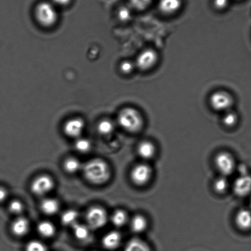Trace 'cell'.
I'll use <instances>...</instances> for the list:
<instances>
[{
    "label": "cell",
    "mask_w": 251,
    "mask_h": 251,
    "mask_svg": "<svg viewBox=\"0 0 251 251\" xmlns=\"http://www.w3.org/2000/svg\"><path fill=\"white\" fill-rule=\"evenodd\" d=\"M63 169L68 174H75L82 169V165L77 158L70 157L65 160Z\"/></svg>",
    "instance_id": "cell-24"
},
{
    "label": "cell",
    "mask_w": 251,
    "mask_h": 251,
    "mask_svg": "<svg viewBox=\"0 0 251 251\" xmlns=\"http://www.w3.org/2000/svg\"><path fill=\"white\" fill-rule=\"evenodd\" d=\"M35 18L41 26L52 27L58 21V14L53 4L43 2L36 6Z\"/></svg>",
    "instance_id": "cell-3"
},
{
    "label": "cell",
    "mask_w": 251,
    "mask_h": 251,
    "mask_svg": "<svg viewBox=\"0 0 251 251\" xmlns=\"http://www.w3.org/2000/svg\"><path fill=\"white\" fill-rule=\"evenodd\" d=\"M41 210L47 215L52 216L57 213L60 209L59 202L52 198L44 199L40 204Z\"/></svg>",
    "instance_id": "cell-17"
},
{
    "label": "cell",
    "mask_w": 251,
    "mask_h": 251,
    "mask_svg": "<svg viewBox=\"0 0 251 251\" xmlns=\"http://www.w3.org/2000/svg\"><path fill=\"white\" fill-rule=\"evenodd\" d=\"M214 189L217 193L223 194L228 187V182L225 176L218 177L214 182Z\"/></svg>",
    "instance_id": "cell-28"
},
{
    "label": "cell",
    "mask_w": 251,
    "mask_h": 251,
    "mask_svg": "<svg viewBox=\"0 0 251 251\" xmlns=\"http://www.w3.org/2000/svg\"><path fill=\"white\" fill-rule=\"evenodd\" d=\"M118 15L119 20L123 23H126L130 20L132 14L130 8L124 6L119 9Z\"/></svg>",
    "instance_id": "cell-32"
},
{
    "label": "cell",
    "mask_w": 251,
    "mask_h": 251,
    "mask_svg": "<svg viewBox=\"0 0 251 251\" xmlns=\"http://www.w3.org/2000/svg\"><path fill=\"white\" fill-rule=\"evenodd\" d=\"M73 233L78 240L85 241L89 240L91 236V231L88 226L76 223L72 226Z\"/></svg>",
    "instance_id": "cell-20"
},
{
    "label": "cell",
    "mask_w": 251,
    "mask_h": 251,
    "mask_svg": "<svg viewBox=\"0 0 251 251\" xmlns=\"http://www.w3.org/2000/svg\"><path fill=\"white\" fill-rule=\"evenodd\" d=\"M152 0H130L131 5L138 11H143L151 5Z\"/></svg>",
    "instance_id": "cell-30"
},
{
    "label": "cell",
    "mask_w": 251,
    "mask_h": 251,
    "mask_svg": "<svg viewBox=\"0 0 251 251\" xmlns=\"http://www.w3.org/2000/svg\"><path fill=\"white\" fill-rule=\"evenodd\" d=\"M8 193L7 190L3 187H0V203H3L8 198Z\"/></svg>",
    "instance_id": "cell-35"
},
{
    "label": "cell",
    "mask_w": 251,
    "mask_h": 251,
    "mask_svg": "<svg viewBox=\"0 0 251 251\" xmlns=\"http://www.w3.org/2000/svg\"><path fill=\"white\" fill-rule=\"evenodd\" d=\"M147 219L141 214L134 216L130 221V228L133 232L141 233L144 232L148 227Z\"/></svg>",
    "instance_id": "cell-18"
},
{
    "label": "cell",
    "mask_w": 251,
    "mask_h": 251,
    "mask_svg": "<svg viewBox=\"0 0 251 251\" xmlns=\"http://www.w3.org/2000/svg\"><path fill=\"white\" fill-rule=\"evenodd\" d=\"M9 210L14 214H20L24 210V204L18 200H14L9 204Z\"/></svg>",
    "instance_id": "cell-31"
},
{
    "label": "cell",
    "mask_w": 251,
    "mask_h": 251,
    "mask_svg": "<svg viewBox=\"0 0 251 251\" xmlns=\"http://www.w3.org/2000/svg\"><path fill=\"white\" fill-rule=\"evenodd\" d=\"M53 4L59 6H65L70 3L71 0H52Z\"/></svg>",
    "instance_id": "cell-36"
},
{
    "label": "cell",
    "mask_w": 251,
    "mask_h": 251,
    "mask_svg": "<svg viewBox=\"0 0 251 251\" xmlns=\"http://www.w3.org/2000/svg\"><path fill=\"white\" fill-rule=\"evenodd\" d=\"M229 0H214V5L216 9L223 10L228 6Z\"/></svg>",
    "instance_id": "cell-34"
},
{
    "label": "cell",
    "mask_w": 251,
    "mask_h": 251,
    "mask_svg": "<svg viewBox=\"0 0 251 251\" xmlns=\"http://www.w3.org/2000/svg\"><path fill=\"white\" fill-rule=\"evenodd\" d=\"M86 218L89 227L96 230L103 227L106 225L108 220V216L103 208L94 206L87 211Z\"/></svg>",
    "instance_id": "cell-5"
},
{
    "label": "cell",
    "mask_w": 251,
    "mask_h": 251,
    "mask_svg": "<svg viewBox=\"0 0 251 251\" xmlns=\"http://www.w3.org/2000/svg\"><path fill=\"white\" fill-rule=\"evenodd\" d=\"M233 191L238 197L248 196L251 192V176L245 175L238 177L233 184Z\"/></svg>",
    "instance_id": "cell-11"
},
{
    "label": "cell",
    "mask_w": 251,
    "mask_h": 251,
    "mask_svg": "<svg viewBox=\"0 0 251 251\" xmlns=\"http://www.w3.org/2000/svg\"></svg>",
    "instance_id": "cell-37"
},
{
    "label": "cell",
    "mask_w": 251,
    "mask_h": 251,
    "mask_svg": "<svg viewBox=\"0 0 251 251\" xmlns=\"http://www.w3.org/2000/svg\"><path fill=\"white\" fill-rule=\"evenodd\" d=\"M122 236L117 231H111L106 233L102 239V245L108 250H114L120 246Z\"/></svg>",
    "instance_id": "cell-14"
},
{
    "label": "cell",
    "mask_w": 251,
    "mask_h": 251,
    "mask_svg": "<svg viewBox=\"0 0 251 251\" xmlns=\"http://www.w3.org/2000/svg\"><path fill=\"white\" fill-rule=\"evenodd\" d=\"M30 227V223L28 219L24 217H19L12 223L11 229L14 235L22 237L28 233Z\"/></svg>",
    "instance_id": "cell-12"
},
{
    "label": "cell",
    "mask_w": 251,
    "mask_h": 251,
    "mask_svg": "<svg viewBox=\"0 0 251 251\" xmlns=\"http://www.w3.org/2000/svg\"><path fill=\"white\" fill-rule=\"evenodd\" d=\"M26 251H48V248L43 242L38 240H31L25 248Z\"/></svg>",
    "instance_id": "cell-29"
},
{
    "label": "cell",
    "mask_w": 251,
    "mask_h": 251,
    "mask_svg": "<svg viewBox=\"0 0 251 251\" xmlns=\"http://www.w3.org/2000/svg\"><path fill=\"white\" fill-rule=\"evenodd\" d=\"M119 125L129 133L139 132L143 128L144 119L140 112L132 107H126L119 112Z\"/></svg>",
    "instance_id": "cell-2"
},
{
    "label": "cell",
    "mask_w": 251,
    "mask_h": 251,
    "mask_svg": "<svg viewBox=\"0 0 251 251\" xmlns=\"http://www.w3.org/2000/svg\"><path fill=\"white\" fill-rule=\"evenodd\" d=\"M75 147L77 152L85 153L91 151L92 143L88 139L78 138L76 141H75Z\"/></svg>",
    "instance_id": "cell-26"
},
{
    "label": "cell",
    "mask_w": 251,
    "mask_h": 251,
    "mask_svg": "<svg viewBox=\"0 0 251 251\" xmlns=\"http://www.w3.org/2000/svg\"><path fill=\"white\" fill-rule=\"evenodd\" d=\"M82 169L85 178L92 184H105L110 179V167L105 161L100 158L88 161Z\"/></svg>",
    "instance_id": "cell-1"
},
{
    "label": "cell",
    "mask_w": 251,
    "mask_h": 251,
    "mask_svg": "<svg viewBox=\"0 0 251 251\" xmlns=\"http://www.w3.org/2000/svg\"><path fill=\"white\" fill-rule=\"evenodd\" d=\"M181 0H159L158 8L163 14L172 15L181 8Z\"/></svg>",
    "instance_id": "cell-13"
},
{
    "label": "cell",
    "mask_w": 251,
    "mask_h": 251,
    "mask_svg": "<svg viewBox=\"0 0 251 251\" xmlns=\"http://www.w3.org/2000/svg\"><path fill=\"white\" fill-rule=\"evenodd\" d=\"M124 251H151L150 246L140 238H133L126 245Z\"/></svg>",
    "instance_id": "cell-19"
},
{
    "label": "cell",
    "mask_w": 251,
    "mask_h": 251,
    "mask_svg": "<svg viewBox=\"0 0 251 251\" xmlns=\"http://www.w3.org/2000/svg\"><path fill=\"white\" fill-rule=\"evenodd\" d=\"M137 152L138 155L143 159L150 160L155 154V146L151 141H143L139 144Z\"/></svg>",
    "instance_id": "cell-16"
},
{
    "label": "cell",
    "mask_w": 251,
    "mask_h": 251,
    "mask_svg": "<svg viewBox=\"0 0 251 251\" xmlns=\"http://www.w3.org/2000/svg\"><path fill=\"white\" fill-rule=\"evenodd\" d=\"M37 230L39 234L45 238L52 237L56 231L55 226L48 221H43L39 223Z\"/></svg>",
    "instance_id": "cell-21"
},
{
    "label": "cell",
    "mask_w": 251,
    "mask_h": 251,
    "mask_svg": "<svg viewBox=\"0 0 251 251\" xmlns=\"http://www.w3.org/2000/svg\"><path fill=\"white\" fill-rule=\"evenodd\" d=\"M111 221L112 224L117 227H122L127 223V214L123 209H118L112 214Z\"/></svg>",
    "instance_id": "cell-23"
},
{
    "label": "cell",
    "mask_w": 251,
    "mask_h": 251,
    "mask_svg": "<svg viewBox=\"0 0 251 251\" xmlns=\"http://www.w3.org/2000/svg\"><path fill=\"white\" fill-rule=\"evenodd\" d=\"M79 214L75 209H68L63 212L61 216V222L65 226H73L77 223Z\"/></svg>",
    "instance_id": "cell-22"
},
{
    "label": "cell",
    "mask_w": 251,
    "mask_h": 251,
    "mask_svg": "<svg viewBox=\"0 0 251 251\" xmlns=\"http://www.w3.org/2000/svg\"><path fill=\"white\" fill-rule=\"evenodd\" d=\"M152 176V170L150 166L146 163L136 165L130 173L131 181L138 186H145L150 182Z\"/></svg>",
    "instance_id": "cell-8"
},
{
    "label": "cell",
    "mask_w": 251,
    "mask_h": 251,
    "mask_svg": "<svg viewBox=\"0 0 251 251\" xmlns=\"http://www.w3.org/2000/svg\"><path fill=\"white\" fill-rule=\"evenodd\" d=\"M209 103L213 110L226 113L230 110L234 103V100L228 92L218 91L213 92L211 95L209 99Z\"/></svg>",
    "instance_id": "cell-4"
},
{
    "label": "cell",
    "mask_w": 251,
    "mask_h": 251,
    "mask_svg": "<svg viewBox=\"0 0 251 251\" xmlns=\"http://www.w3.org/2000/svg\"><path fill=\"white\" fill-rule=\"evenodd\" d=\"M235 223L239 228L247 230L251 228V211L248 209H241L236 214Z\"/></svg>",
    "instance_id": "cell-15"
},
{
    "label": "cell",
    "mask_w": 251,
    "mask_h": 251,
    "mask_svg": "<svg viewBox=\"0 0 251 251\" xmlns=\"http://www.w3.org/2000/svg\"><path fill=\"white\" fill-rule=\"evenodd\" d=\"M55 182L52 177L47 175H42L33 180L30 189L35 196H44L52 191Z\"/></svg>",
    "instance_id": "cell-7"
},
{
    "label": "cell",
    "mask_w": 251,
    "mask_h": 251,
    "mask_svg": "<svg viewBox=\"0 0 251 251\" xmlns=\"http://www.w3.org/2000/svg\"><path fill=\"white\" fill-rule=\"evenodd\" d=\"M215 165L223 176L233 174L235 168V162L230 153L223 152L218 153L215 158Z\"/></svg>",
    "instance_id": "cell-9"
},
{
    "label": "cell",
    "mask_w": 251,
    "mask_h": 251,
    "mask_svg": "<svg viewBox=\"0 0 251 251\" xmlns=\"http://www.w3.org/2000/svg\"><path fill=\"white\" fill-rule=\"evenodd\" d=\"M85 128V122L82 119L75 118L68 120L63 126V131L70 138H79Z\"/></svg>",
    "instance_id": "cell-10"
},
{
    "label": "cell",
    "mask_w": 251,
    "mask_h": 251,
    "mask_svg": "<svg viewBox=\"0 0 251 251\" xmlns=\"http://www.w3.org/2000/svg\"><path fill=\"white\" fill-rule=\"evenodd\" d=\"M114 128H115V126H114L113 121L109 120V119H104V120L101 121L97 126L99 133L104 136L110 135L113 132Z\"/></svg>",
    "instance_id": "cell-25"
},
{
    "label": "cell",
    "mask_w": 251,
    "mask_h": 251,
    "mask_svg": "<svg viewBox=\"0 0 251 251\" xmlns=\"http://www.w3.org/2000/svg\"><path fill=\"white\" fill-rule=\"evenodd\" d=\"M158 60V53L155 50L150 48L146 49L139 53L136 58L135 64L138 69L142 72H147L155 67Z\"/></svg>",
    "instance_id": "cell-6"
},
{
    "label": "cell",
    "mask_w": 251,
    "mask_h": 251,
    "mask_svg": "<svg viewBox=\"0 0 251 251\" xmlns=\"http://www.w3.org/2000/svg\"><path fill=\"white\" fill-rule=\"evenodd\" d=\"M238 116L234 111H228L226 112L223 118L224 125L227 127H233L237 124Z\"/></svg>",
    "instance_id": "cell-27"
},
{
    "label": "cell",
    "mask_w": 251,
    "mask_h": 251,
    "mask_svg": "<svg viewBox=\"0 0 251 251\" xmlns=\"http://www.w3.org/2000/svg\"><path fill=\"white\" fill-rule=\"evenodd\" d=\"M135 68H136L135 62H131L130 60L124 61L120 65L121 72L125 75L130 74L135 70Z\"/></svg>",
    "instance_id": "cell-33"
}]
</instances>
